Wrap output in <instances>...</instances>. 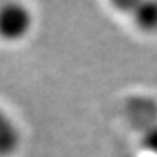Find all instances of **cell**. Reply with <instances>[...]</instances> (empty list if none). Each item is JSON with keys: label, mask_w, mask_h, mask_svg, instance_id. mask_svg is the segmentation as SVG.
Segmentation results:
<instances>
[{"label": "cell", "mask_w": 157, "mask_h": 157, "mask_svg": "<svg viewBox=\"0 0 157 157\" xmlns=\"http://www.w3.org/2000/svg\"><path fill=\"white\" fill-rule=\"evenodd\" d=\"M35 17L28 7L19 2L0 6V40L7 44L21 42L33 30Z\"/></svg>", "instance_id": "1"}, {"label": "cell", "mask_w": 157, "mask_h": 157, "mask_svg": "<svg viewBox=\"0 0 157 157\" xmlns=\"http://www.w3.org/2000/svg\"><path fill=\"white\" fill-rule=\"evenodd\" d=\"M115 7L128 14L140 33L157 35V2H119Z\"/></svg>", "instance_id": "2"}, {"label": "cell", "mask_w": 157, "mask_h": 157, "mask_svg": "<svg viewBox=\"0 0 157 157\" xmlns=\"http://www.w3.org/2000/svg\"><path fill=\"white\" fill-rule=\"evenodd\" d=\"M21 147V131L11 113L0 107V157H12Z\"/></svg>", "instance_id": "3"}, {"label": "cell", "mask_w": 157, "mask_h": 157, "mask_svg": "<svg viewBox=\"0 0 157 157\" xmlns=\"http://www.w3.org/2000/svg\"><path fill=\"white\" fill-rule=\"evenodd\" d=\"M141 150L152 157H157V119L143 128L140 140Z\"/></svg>", "instance_id": "4"}]
</instances>
